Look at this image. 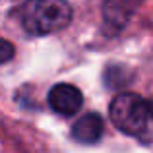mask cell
Here are the masks:
<instances>
[{"mask_svg":"<svg viewBox=\"0 0 153 153\" xmlns=\"http://www.w3.org/2000/svg\"><path fill=\"white\" fill-rule=\"evenodd\" d=\"M111 120L120 132L143 138L153 128V103L136 93H118L111 103Z\"/></svg>","mask_w":153,"mask_h":153,"instance_id":"cell-1","label":"cell"},{"mask_svg":"<svg viewBox=\"0 0 153 153\" xmlns=\"http://www.w3.org/2000/svg\"><path fill=\"white\" fill-rule=\"evenodd\" d=\"M22 25L29 35H51L64 29L72 19V8L62 0H37L22 8Z\"/></svg>","mask_w":153,"mask_h":153,"instance_id":"cell-2","label":"cell"},{"mask_svg":"<svg viewBox=\"0 0 153 153\" xmlns=\"http://www.w3.org/2000/svg\"><path fill=\"white\" fill-rule=\"evenodd\" d=\"M49 105L54 112L62 116H72L82 108V91L72 83H56L49 91Z\"/></svg>","mask_w":153,"mask_h":153,"instance_id":"cell-3","label":"cell"},{"mask_svg":"<svg viewBox=\"0 0 153 153\" xmlns=\"http://www.w3.org/2000/svg\"><path fill=\"white\" fill-rule=\"evenodd\" d=\"M103 118L95 112L83 114L72 126V138L79 143H95L103 136Z\"/></svg>","mask_w":153,"mask_h":153,"instance_id":"cell-4","label":"cell"},{"mask_svg":"<svg viewBox=\"0 0 153 153\" xmlns=\"http://www.w3.org/2000/svg\"><path fill=\"white\" fill-rule=\"evenodd\" d=\"M134 4L128 2H107L103 6V16H105V29H108V33H116L128 23L134 10Z\"/></svg>","mask_w":153,"mask_h":153,"instance_id":"cell-5","label":"cell"},{"mask_svg":"<svg viewBox=\"0 0 153 153\" xmlns=\"http://www.w3.org/2000/svg\"><path fill=\"white\" fill-rule=\"evenodd\" d=\"M105 83H107L108 87H120L122 83L128 82V78H122V76H126V70H124L122 66H111L107 68V72H105Z\"/></svg>","mask_w":153,"mask_h":153,"instance_id":"cell-6","label":"cell"},{"mask_svg":"<svg viewBox=\"0 0 153 153\" xmlns=\"http://www.w3.org/2000/svg\"><path fill=\"white\" fill-rule=\"evenodd\" d=\"M2 54H0V62H8V60L12 58V54H14V47L10 45L8 41H2Z\"/></svg>","mask_w":153,"mask_h":153,"instance_id":"cell-7","label":"cell"}]
</instances>
